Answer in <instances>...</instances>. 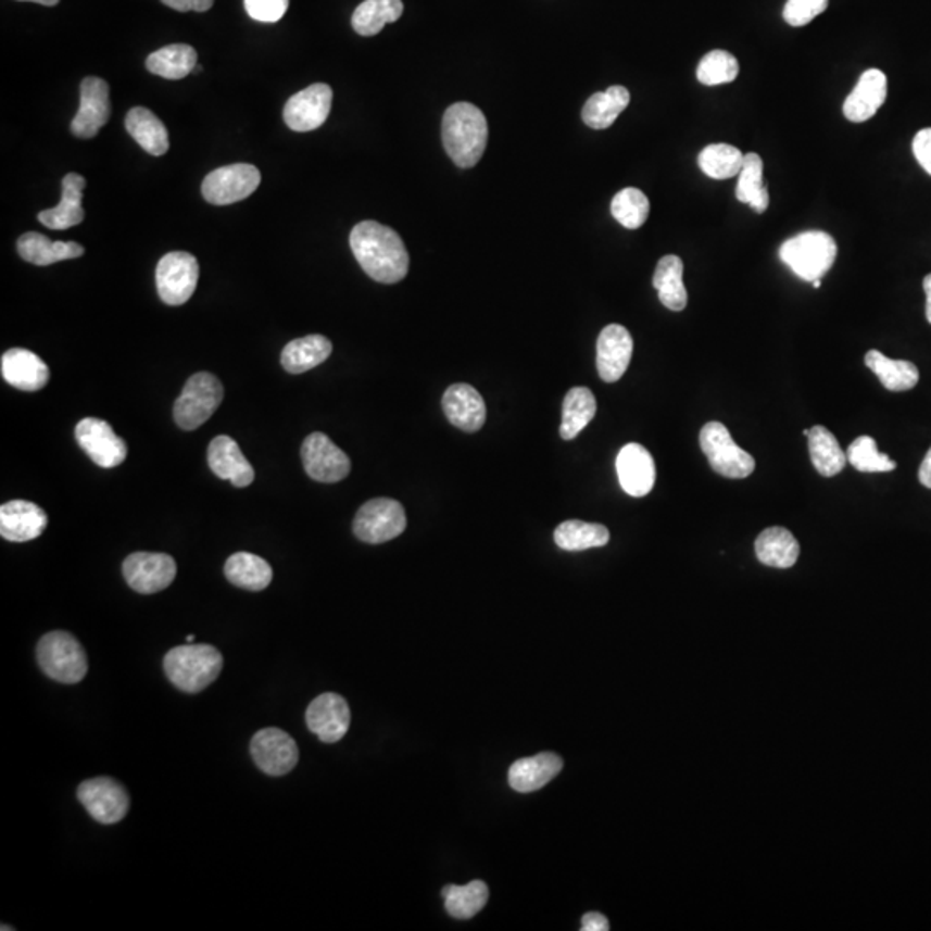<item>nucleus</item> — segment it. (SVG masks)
<instances>
[{
    "label": "nucleus",
    "instance_id": "1",
    "mask_svg": "<svg viewBox=\"0 0 931 931\" xmlns=\"http://www.w3.org/2000/svg\"><path fill=\"white\" fill-rule=\"evenodd\" d=\"M351 249L364 273L380 284L404 280L410 254L398 231L376 222H363L351 231Z\"/></svg>",
    "mask_w": 931,
    "mask_h": 931
},
{
    "label": "nucleus",
    "instance_id": "2",
    "mask_svg": "<svg viewBox=\"0 0 931 931\" xmlns=\"http://www.w3.org/2000/svg\"><path fill=\"white\" fill-rule=\"evenodd\" d=\"M442 142L449 158L460 167L480 163L489 142L487 117L477 105L457 102L443 114Z\"/></svg>",
    "mask_w": 931,
    "mask_h": 931
},
{
    "label": "nucleus",
    "instance_id": "3",
    "mask_svg": "<svg viewBox=\"0 0 931 931\" xmlns=\"http://www.w3.org/2000/svg\"><path fill=\"white\" fill-rule=\"evenodd\" d=\"M222 669V652L207 643H187L172 649L164 656V672L181 692H202L213 685Z\"/></svg>",
    "mask_w": 931,
    "mask_h": 931
},
{
    "label": "nucleus",
    "instance_id": "4",
    "mask_svg": "<svg viewBox=\"0 0 931 931\" xmlns=\"http://www.w3.org/2000/svg\"><path fill=\"white\" fill-rule=\"evenodd\" d=\"M781 263L802 278L821 280L836 260V242L825 231H804L783 242L780 247Z\"/></svg>",
    "mask_w": 931,
    "mask_h": 931
},
{
    "label": "nucleus",
    "instance_id": "5",
    "mask_svg": "<svg viewBox=\"0 0 931 931\" xmlns=\"http://www.w3.org/2000/svg\"><path fill=\"white\" fill-rule=\"evenodd\" d=\"M38 665L52 680L75 685L88 671V659L81 643L67 631H51L37 645Z\"/></svg>",
    "mask_w": 931,
    "mask_h": 931
},
{
    "label": "nucleus",
    "instance_id": "6",
    "mask_svg": "<svg viewBox=\"0 0 931 931\" xmlns=\"http://www.w3.org/2000/svg\"><path fill=\"white\" fill-rule=\"evenodd\" d=\"M223 393V385L217 376L204 372L190 376L180 398L175 402L173 414L176 425L184 430H197L219 407Z\"/></svg>",
    "mask_w": 931,
    "mask_h": 931
},
{
    "label": "nucleus",
    "instance_id": "7",
    "mask_svg": "<svg viewBox=\"0 0 931 931\" xmlns=\"http://www.w3.org/2000/svg\"><path fill=\"white\" fill-rule=\"evenodd\" d=\"M699 442H701L702 452L709 461L710 468L721 477L739 480V478L751 477L754 473L756 461L748 452L737 445L722 423L710 422L704 425Z\"/></svg>",
    "mask_w": 931,
    "mask_h": 931
},
{
    "label": "nucleus",
    "instance_id": "8",
    "mask_svg": "<svg viewBox=\"0 0 931 931\" xmlns=\"http://www.w3.org/2000/svg\"><path fill=\"white\" fill-rule=\"evenodd\" d=\"M407 527L401 502L393 499H373L366 502L354 519V534L366 543H385L398 539Z\"/></svg>",
    "mask_w": 931,
    "mask_h": 931
},
{
    "label": "nucleus",
    "instance_id": "9",
    "mask_svg": "<svg viewBox=\"0 0 931 931\" xmlns=\"http://www.w3.org/2000/svg\"><path fill=\"white\" fill-rule=\"evenodd\" d=\"M261 173L252 164H230L217 167L202 181V196L214 205H228L243 201L257 190Z\"/></svg>",
    "mask_w": 931,
    "mask_h": 931
},
{
    "label": "nucleus",
    "instance_id": "10",
    "mask_svg": "<svg viewBox=\"0 0 931 931\" xmlns=\"http://www.w3.org/2000/svg\"><path fill=\"white\" fill-rule=\"evenodd\" d=\"M199 281V263L188 252H169L155 269V284L161 301L167 305H181L190 301Z\"/></svg>",
    "mask_w": 931,
    "mask_h": 931
},
{
    "label": "nucleus",
    "instance_id": "11",
    "mask_svg": "<svg viewBox=\"0 0 931 931\" xmlns=\"http://www.w3.org/2000/svg\"><path fill=\"white\" fill-rule=\"evenodd\" d=\"M78 801L88 815L102 825H116L130 810V795L113 778L99 777L78 787Z\"/></svg>",
    "mask_w": 931,
    "mask_h": 931
},
{
    "label": "nucleus",
    "instance_id": "12",
    "mask_svg": "<svg viewBox=\"0 0 931 931\" xmlns=\"http://www.w3.org/2000/svg\"><path fill=\"white\" fill-rule=\"evenodd\" d=\"M251 754L255 766L269 777L289 775L299 763L295 740L280 728H264L251 740Z\"/></svg>",
    "mask_w": 931,
    "mask_h": 931
},
{
    "label": "nucleus",
    "instance_id": "13",
    "mask_svg": "<svg viewBox=\"0 0 931 931\" xmlns=\"http://www.w3.org/2000/svg\"><path fill=\"white\" fill-rule=\"evenodd\" d=\"M123 577L135 592L151 595L172 586L176 578V563L172 556L161 552H135L123 563Z\"/></svg>",
    "mask_w": 931,
    "mask_h": 931
},
{
    "label": "nucleus",
    "instance_id": "14",
    "mask_svg": "<svg viewBox=\"0 0 931 931\" xmlns=\"http://www.w3.org/2000/svg\"><path fill=\"white\" fill-rule=\"evenodd\" d=\"M301 457L305 473L319 483H337L351 473L349 455L325 433H311L302 443Z\"/></svg>",
    "mask_w": 931,
    "mask_h": 931
},
{
    "label": "nucleus",
    "instance_id": "15",
    "mask_svg": "<svg viewBox=\"0 0 931 931\" xmlns=\"http://www.w3.org/2000/svg\"><path fill=\"white\" fill-rule=\"evenodd\" d=\"M331 101H334V90L330 85H311L290 97L289 102L285 104V123L290 130L299 134L316 130L330 114Z\"/></svg>",
    "mask_w": 931,
    "mask_h": 931
},
{
    "label": "nucleus",
    "instance_id": "16",
    "mask_svg": "<svg viewBox=\"0 0 931 931\" xmlns=\"http://www.w3.org/2000/svg\"><path fill=\"white\" fill-rule=\"evenodd\" d=\"M75 435L78 445L101 468H116L126 460V443L114 433L108 422L97 418L81 419L76 425Z\"/></svg>",
    "mask_w": 931,
    "mask_h": 931
},
{
    "label": "nucleus",
    "instance_id": "17",
    "mask_svg": "<svg viewBox=\"0 0 931 931\" xmlns=\"http://www.w3.org/2000/svg\"><path fill=\"white\" fill-rule=\"evenodd\" d=\"M305 722L323 744H337L351 727V709L339 693H322L307 707Z\"/></svg>",
    "mask_w": 931,
    "mask_h": 931
},
{
    "label": "nucleus",
    "instance_id": "18",
    "mask_svg": "<svg viewBox=\"0 0 931 931\" xmlns=\"http://www.w3.org/2000/svg\"><path fill=\"white\" fill-rule=\"evenodd\" d=\"M111 117L108 81L97 76H87L80 85V111L72 122V134L76 138H93Z\"/></svg>",
    "mask_w": 931,
    "mask_h": 931
},
{
    "label": "nucleus",
    "instance_id": "19",
    "mask_svg": "<svg viewBox=\"0 0 931 931\" xmlns=\"http://www.w3.org/2000/svg\"><path fill=\"white\" fill-rule=\"evenodd\" d=\"M621 489L631 498H645L656 483V463L640 443H628L616 457Z\"/></svg>",
    "mask_w": 931,
    "mask_h": 931
},
{
    "label": "nucleus",
    "instance_id": "20",
    "mask_svg": "<svg viewBox=\"0 0 931 931\" xmlns=\"http://www.w3.org/2000/svg\"><path fill=\"white\" fill-rule=\"evenodd\" d=\"M633 354V339L630 331L621 325H607L599 335L597 340V372L606 383L618 381L628 366Z\"/></svg>",
    "mask_w": 931,
    "mask_h": 931
},
{
    "label": "nucleus",
    "instance_id": "21",
    "mask_svg": "<svg viewBox=\"0 0 931 931\" xmlns=\"http://www.w3.org/2000/svg\"><path fill=\"white\" fill-rule=\"evenodd\" d=\"M443 413L460 430L478 431L487 419V405L477 389L468 383L451 385L442 399Z\"/></svg>",
    "mask_w": 931,
    "mask_h": 931
},
{
    "label": "nucleus",
    "instance_id": "22",
    "mask_svg": "<svg viewBox=\"0 0 931 931\" xmlns=\"http://www.w3.org/2000/svg\"><path fill=\"white\" fill-rule=\"evenodd\" d=\"M49 525L46 511L34 502L11 501L0 507V534L9 542H29Z\"/></svg>",
    "mask_w": 931,
    "mask_h": 931
},
{
    "label": "nucleus",
    "instance_id": "23",
    "mask_svg": "<svg viewBox=\"0 0 931 931\" xmlns=\"http://www.w3.org/2000/svg\"><path fill=\"white\" fill-rule=\"evenodd\" d=\"M207 463L216 477L231 481L235 487L243 489L254 481V469L247 461L239 443L226 435H219L210 443Z\"/></svg>",
    "mask_w": 931,
    "mask_h": 931
},
{
    "label": "nucleus",
    "instance_id": "24",
    "mask_svg": "<svg viewBox=\"0 0 931 931\" xmlns=\"http://www.w3.org/2000/svg\"><path fill=\"white\" fill-rule=\"evenodd\" d=\"M2 378L14 389L37 392L49 383L51 372L34 352L11 349L2 355Z\"/></svg>",
    "mask_w": 931,
    "mask_h": 931
},
{
    "label": "nucleus",
    "instance_id": "25",
    "mask_svg": "<svg viewBox=\"0 0 931 931\" xmlns=\"http://www.w3.org/2000/svg\"><path fill=\"white\" fill-rule=\"evenodd\" d=\"M886 76L880 70H868L860 75L856 87L844 102V116L852 123H865L885 104Z\"/></svg>",
    "mask_w": 931,
    "mask_h": 931
},
{
    "label": "nucleus",
    "instance_id": "26",
    "mask_svg": "<svg viewBox=\"0 0 931 931\" xmlns=\"http://www.w3.org/2000/svg\"><path fill=\"white\" fill-rule=\"evenodd\" d=\"M87 180L78 173H67L63 178V197L54 210L42 211L38 214V222L52 230H67L73 226L80 225L85 219L84 190Z\"/></svg>",
    "mask_w": 931,
    "mask_h": 931
},
{
    "label": "nucleus",
    "instance_id": "27",
    "mask_svg": "<svg viewBox=\"0 0 931 931\" xmlns=\"http://www.w3.org/2000/svg\"><path fill=\"white\" fill-rule=\"evenodd\" d=\"M564 763L554 752H542L533 757H525L514 763L509 768V785L516 792L530 794L548 785L549 781L559 775Z\"/></svg>",
    "mask_w": 931,
    "mask_h": 931
},
{
    "label": "nucleus",
    "instance_id": "28",
    "mask_svg": "<svg viewBox=\"0 0 931 931\" xmlns=\"http://www.w3.org/2000/svg\"><path fill=\"white\" fill-rule=\"evenodd\" d=\"M17 252L26 263L49 266L59 261L76 260L85 254L84 247L76 242H54L46 235L29 231L17 240Z\"/></svg>",
    "mask_w": 931,
    "mask_h": 931
},
{
    "label": "nucleus",
    "instance_id": "29",
    "mask_svg": "<svg viewBox=\"0 0 931 931\" xmlns=\"http://www.w3.org/2000/svg\"><path fill=\"white\" fill-rule=\"evenodd\" d=\"M801 548L792 531L787 528H766L756 540V556L771 568H792L797 563Z\"/></svg>",
    "mask_w": 931,
    "mask_h": 931
},
{
    "label": "nucleus",
    "instance_id": "30",
    "mask_svg": "<svg viewBox=\"0 0 931 931\" xmlns=\"http://www.w3.org/2000/svg\"><path fill=\"white\" fill-rule=\"evenodd\" d=\"M126 131L135 142L151 155H164L169 149V137L166 126L146 108H134L128 111L125 119Z\"/></svg>",
    "mask_w": 931,
    "mask_h": 931
},
{
    "label": "nucleus",
    "instance_id": "31",
    "mask_svg": "<svg viewBox=\"0 0 931 931\" xmlns=\"http://www.w3.org/2000/svg\"><path fill=\"white\" fill-rule=\"evenodd\" d=\"M331 349L330 340L323 335H307L304 339H295L285 345L281 366L292 375H301L325 363L330 357Z\"/></svg>",
    "mask_w": 931,
    "mask_h": 931
},
{
    "label": "nucleus",
    "instance_id": "32",
    "mask_svg": "<svg viewBox=\"0 0 931 931\" xmlns=\"http://www.w3.org/2000/svg\"><path fill=\"white\" fill-rule=\"evenodd\" d=\"M630 92L614 85L604 92L593 93L581 111V119L593 130H606L630 104Z\"/></svg>",
    "mask_w": 931,
    "mask_h": 931
},
{
    "label": "nucleus",
    "instance_id": "33",
    "mask_svg": "<svg viewBox=\"0 0 931 931\" xmlns=\"http://www.w3.org/2000/svg\"><path fill=\"white\" fill-rule=\"evenodd\" d=\"M652 285L659 293V301L669 311L680 313L685 310L689 293L683 285V261L678 255H665L657 263Z\"/></svg>",
    "mask_w": 931,
    "mask_h": 931
},
{
    "label": "nucleus",
    "instance_id": "34",
    "mask_svg": "<svg viewBox=\"0 0 931 931\" xmlns=\"http://www.w3.org/2000/svg\"><path fill=\"white\" fill-rule=\"evenodd\" d=\"M225 575L230 583L239 589L261 592L267 589L273 580V569L263 557L251 552H237L228 557L225 564Z\"/></svg>",
    "mask_w": 931,
    "mask_h": 931
},
{
    "label": "nucleus",
    "instance_id": "35",
    "mask_svg": "<svg viewBox=\"0 0 931 931\" xmlns=\"http://www.w3.org/2000/svg\"><path fill=\"white\" fill-rule=\"evenodd\" d=\"M807 442H809L813 466L821 477H836L840 471H844L847 454L840 448L835 435L827 430L825 426H813Z\"/></svg>",
    "mask_w": 931,
    "mask_h": 931
},
{
    "label": "nucleus",
    "instance_id": "36",
    "mask_svg": "<svg viewBox=\"0 0 931 931\" xmlns=\"http://www.w3.org/2000/svg\"><path fill=\"white\" fill-rule=\"evenodd\" d=\"M197 51L187 43H173L163 47L160 51L152 52L147 58L146 66L152 75L161 76L166 80H181L185 76L196 72Z\"/></svg>",
    "mask_w": 931,
    "mask_h": 931
},
{
    "label": "nucleus",
    "instance_id": "37",
    "mask_svg": "<svg viewBox=\"0 0 931 931\" xmlns=\"http://www.w3.org/2000/svg\"><path fill=\"white\" fill-rule=\"evenodd\" d=\"M865 363L890 392H906L915 389L919 381L918 368L910 361L889 360L880 351H869Z\"/></svg>",
    "mask_w": 931,
    "mask_h": 931
},
{
    "label": "nucleus",
    "instance_id": "38",
    "mask_svg": "<svg viewBox=\"0 0 931 931\" xmlns=\"http://www.w3.org/2000/svg\"><path fill=\"white\" fill-rule=\"evenodd\" d=\"M609 530L604 525L580 521V519L561 523L554 531V542L557 548L568 552L604 548L609 542Z\"/></svg>",
    "mask_w": 931,
    "mask_h": 931
},
{
    "label": "nucleus",
    "instance_id": "39",
    "mask_svg": "<svg viewBox=\"0 0 931 931\" xmlns=\"http://www.w3.org/2000/svg\"><path fill=\"white\" fill-rule=\"evenodd\" d=\"M597 413V402L593 398L592 390L587 387H575L564 398L563 423H561V439H577L580 433Z\"/></svg>",
    "mask_w": 931,
    "mask_h": 931
},
{
    "label": "nucleus",
    "instance_id": "40",
    "mask_svg": "<svg viewBox=\"0 0 931 931\" xmlns=\"http://www.w3.org/2000/svg\"><path fill=\"white\" fill-rule=\"evenodd\" d=\"M402 13V0H364L352 14V28L361 37H375L385 25L398 22Z\"/></svg>",
    "mask_w": 931,
    "mask_h": 931
},
{
    "label": "nucleus",
    "instance_id": "41",
    "mask_svg": "<svg viewBox=\"0 0 931 931\" xmlns=\"http://www.w3.org/2000/svg\"><path fill=\"white\" fill-rule=\"evenodd\" d=\"M763 173H765V164L760 155L754 152L745 154L735 196L737 201L751 205V210L756 211L757 214L765 213L769 205V193L763 180Z\"/></svg>",
    "mask_w": 931,
    "mask_h": 931
},
{
    "label": "nucleus",
    "instance_id": "42",
    "mask_svg": "<svg viewBox=\"0 0 931 931\" xmlns=\"http://www.w3.org/2000/svg\"><path fill=\"white\" fill-rule=\"evenodd\" d=\"M489 886L485 881L475 880L468 885L443 886L442 897L445 898V909L455 919H471L489 903Z\"/></svg>",
    "mask_w": 931,
    "mask_h": 931
},
{
    "label": "nucleus",
    "instance_id": "43",
    "mask_svg": "<svg viewBox=\"0 0 931 931\" xmlns=\"http://www.w3.org/2000/svg\"><path fill=\"white\" fill-rule=\"evenodd\" d=\"M744 166V154L728 143H710L699 154V167L713 180H728L739 176Z\"/></svg>",
    "mask_w": 931,
    "mask_h": 931
},
{
    "label": "nucleus",
    "instance_id": "44",
    "mask_svg": "<svg viewBox=\"0 0 931 931\" xmlns=\"http://www.w3.org/2000/svg\"><path fill=\"white\" fill-rule=\"evenodd\" d=\"M611 213L619 225L628 230H637L643 223L647 222L651 213L649 199L639 188H622L621 192L614 196L611 202Z\"/></svg>",
    "mask_w": 931,
    "mask_h": 931
},
{
    "label": "nucleus",
    "instance_id": "45",
    "mask_svg": "<svg viewBox=\"0 0 931 931\" xmlns=\"http://www.w3.org/2000/svg\"><path fill=\"white\" fill-rule=\"evenodd\" d=\"M845 454L848 463L860 473H889L897 468V463L878 451L877 442L868 435L854 440Z\"/></svg>",
    "mask_w": 931,
    "mask_h": 931
},
{
    "label": "nucleus",
    "instance_id": "46",
    "mask_svg": "<svg viewBox=\"0 0 931 931\" xmlns=\"http://www.w3.org/2000/svg\"><path fill=\"white\" fill-rule=\"evenodd\" d=\"M739 61L727 51H710L701 59L697 66V80L706 87L731 84L739 76Z\"/></svg>",
    "mask_w": 931,
    "mask_h": 931
},
{
    "label": "nucleus",
    "instance_id": "47",
    "mask_svg": "<svg viewBox=\"0 0 931 931\" xmlns=\"http://www.w3.org/2000/svg\"><path fill=\"white\" fill-rule=\"evenodd\" d=\"M830 0H787L783 17L790 26L809 25L815 17L827 11Z\"/></svg>",
    "mask_w": 931,
    "mask_h": 931
},
{
    "label": "nucleus",
    "instance_id": "48",
    "mask_svg": "<svg viewBox=\"0 0 931 931\" xmlns=\"http://www.w3.org/2000/svg\"><path fill=\"white\" fill-rule=\"evenodd\" d=\"M243 5L255 22L276 23L287 14L289 0H243Z\"/></svg>",
    "mask_w": 931,
    "mask_h": 931
},
{
    "label": "nucleus",
    "instance_id": "49",
    "mask_svg": "<svg viewBox=\"0 0 931 931\" xmlns=\"http://www.w3.org/2000/svg\"><path fill=\"white\" fill-rule=\"evenodd\" d=\"M913 152L919 166L931 176V128H924L916 134L913 140Z\"/></svg>",
    "mask_w": 931,
    "mask_h": 931
},
{
    "label": "nucleus",
    "instance_id": "50",
    "mask_svg": "<svg viewBox=\"0 0 931 931\" xmlns=\"http://www.w3.org/2000/svg\"><path fill=\"white\" fill-rule=\"evenodd\" d=\"M163 4L175 9V11H180V13H188V11L205 13L213 8L214 0H163Z\"/></svg>",
    "mask_w": 931,
    "mask_h": 931
},
{
    "label": "nucleus",
    "instance_id": "51",
    "mask_svg": "<svg viewBox=\"0 0 931 931\" xmlns=\"http://www.w3.org/2000/svg\"><path fill=\"white\" fill-rule=\"evenodd\" d=\"M581 931H607L609 930V921L606 916L601 913H587L581 919Z\"/></svg>",
    "mask_w": 931,
    "mask_h": 931
},
{
    "label": "nucleus",
    "instance_id": "52",
    "mask_svg": "<svg viewBox=\"0 0 931 931\" xmlns=\"http://www.w3.org/2000/svg\"><path fill=\"white\" fill-rule=\"evenodd\" d=\"M919 481H921V485H924L927 489H931V449L928 451L927 457H924L923 464H921V468H919Z\"/></svg>",
    "mask_w": 931,
    "mask_h": 931
},
{
    "label": "nucleus",
    "instance_id": "53",
    "mask_svg": "<svg viewBox=\"0 0 931 931\" xmlns=\"http://www.w3.org/2000/svg\"><path fill=\"white\" fill-rule=\"evenodd\" d=\"M924 293H927V319L931 325V273L923 280Z\"/></svg>",
    "mask_w": 931,
    "mask_h": 931
},
{
    "label": "nucleus",
    "instance_id": "54",
    "mask_svg": "<svg viewBox=\"0 0 931 931\" xmlns=\"http://www.w3.org/2000/svg\"><path fill=\"white\" fill-rule=\"evenodd\" d=\"M20 2H35V4L47 5V8L59 4V0H20Z\"/></svg>",
    "mask_w": 931,
    "mask_h": 931
},
{
    "label": "nucleus",
    "instance_id": "55",
    "mask_svg": "<svg viewBox=\"0 0 931 931\" xmlns=\"http://www.w3.org/2000/svg\"><path fill=\"white\" fill-rule=\"evenodd\" d=\"M813 287H815V289H819V287H821V280L813 281Z\"/></svg>",
    "mask_w": 931,
    "mask_h": 931
},
{
    "label": "nucleus",
    "instance_id": "56",
    "mask_svg": "<svg viewBox=\"0 0 931 931\" xmlns=\"http://www.w3.org/2000/svg\"><path fill=\"white\" fill-rule=\"evenodd\" d=\"M193 640H196V637H193V636L187 637V643H193Z\"/></svg>",
    "mask_w": 931,
    "mask_h": 931
},
{
    "label": "nucleus",
    "instance_id": "57",
    "mask_svg": "<svg viewBox=\"0 0 931 931\" xmlns=\"http://www.w3.org/2000/svg\"><path fill=\"white\" fill-rule=\"evenodd\" d=\"M802 433H804V437H809V433H810L809 428H806V430L802 431Z\"/></svg>",
    "mask_w": 931,
    "mask_h": 931
}]
</instances>
